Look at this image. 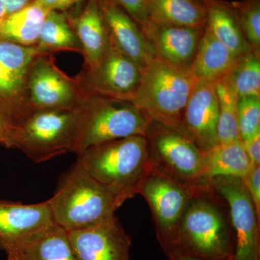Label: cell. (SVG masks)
Returning a JSON list of instances; mask_svg holds the SVG:
<instances>
[{
  "label": "cell",
  "mask_w": 260,
  "mask_h": 260,
  "mask_svg": "<svg viewBox=\"0 0 260 260\" xmlns=\"http://www.w3.org/2000/svg\"><path fill=\"white\" fill-rule=\"evenodd\" d=\"M35 47L42 54H52L59 51L83 53L69 18L63 12H49Z\"/></svg>",
  "instance_id": "24"
},
{
  "label": "cell",
  "mask_w": 260,
  "mask_h": 260,
  "mask_svg": "<svg viewBox=\"0 0 260 260\" xmlns=\"http://www.w3.org/2000/svg\"><path fill=\"white\" fill-rule=\"evenodd\" d=\"M197 80L157 56L142 70L141 78L131 102L149 119L186 134L184 112Z\"/></svg>",
  "instance_id": "4"
},
{
  "label": "cell",
  "mask_w": 260,
  "mask_h": 260,
  "mask_svg": "<svg viewBox=\"0 0 260 260\" xmlns=\"http://www.w3.org/2000/svg\"><path fill=\"white\" fill-rule=\"evenodd\" d=\"M82 103L73 108L30 113L17 127L14 148L37 164L70 152L76 153L81 129Z\"/></svg>",
  "instance_id": "5"
},
{
  "label": "cell",
  "mask_w": 260,
  "mask_h": 260,
  "mask_svg": "<svg viewBox=\"0 0 260 260\" xmlns=\"http://www.w3.org/2000/svg\"><path fill=\"white\" fill-rule=\"evenodd\" d=\"M0 249L8 257L18 260H78L68 232L55 223L2 244Z\"/></svg>",
  "instance_id": "16"
},
{
  "label": "cell",
  "mask_w": 260,
  "mask_h": 260,
  "mask_svg": "<svg viewBox=\"0 0 260 260\" xmlns=\"http://www.w3.org/2000/svg\"><path fill=\"white\" fill-rule=\"evenodd\" d=\"M218 102L215 83L197 80L183 119L186 134L203 152L218 143Z\"/></svg>",
  "instance_id": "13"
},
{
  "label": "cell",
  "mask_w": 260,
  "mask_h": 260,
  "mask_svg": "<svg viewBox=\"0 0 260 260\" xmlns=\"http://www.w3.org/2000/svg\"><path fill=\"white\" fill-rule=\"evenodd\" d=\"M17 126L14 123L0 112V143L8 148L14 147Z\"/></svg>",
  "instance_id": "33"
},
{
  "label": "cell",
  "mask_w": 260,
  "mask_h": 260,
  "mask_svg": "<svg viewBox=\"0 0 260 260\" xmlns=\"http://www.w3.org/2000/svg\"><path fill=\"white\" fill-rule=\"evenodd\" d=\"M142 29L143 32L151 23L145 0H114Z\"/></svg>",
  "instance_id": "31"
},
{
  "label": "cell",
  "mask_w": 260,
  "mask_h": 260,
  "mask_svg": "<svg viewBox=\"0 0 260 260\" xmlns=\"http://www.w3.org/2000/svg\"><path fill=\"white\" fill-rule=\"evenodd\" d=\"M69 20L83 49V67L93 68L102 59L109 44V34L99 0H86L83 10Z\"/></svg>",
  "instance_id": "18"
},
{
  "label": "cell",
  "mask_w": 260,
  "mask_h": 260,
  "mask_svg": "<svg viewBox=\"0 0 260 260\" xmlns=\"http://www.w3.org/2000/svg\"><path fill=\"white\" fill-rule=\"evenodd\" d=\"M166 254L169 260H201L182 254L180 251L177 250L169 251V252L166 253Z\"/></svg>",
  "instance_id": "37"
},
{
  "label": "cell",
  "mask_w": 260,
  "mask_h": 260,
  "mask_svg": "<svg viewBox=\"0 0 260 260\" xmlns=\"http://www.w3.org/2000/svg\"><path fill=\"white\" fill-rule=\"evenodd\" d=\"M226 77L239 98L260 97V51L239 56Z\"/></svg>",
  "instance_id": "27"
},
{
  "label": "cell",
  "mask_w": 260,
  "mask_h": 260,
  "mask_svg": "<svg viewBox=\"0 0 260 260\" xmlns=\"http://www.w3.org/2000/svg\"><path fill=\"white\" fill-rule=\"evenodd\" d=\"M251 167L241 139L218 143L204 153L202 180L209 184L218 177L244 178Z\"/></svg>",
  "instance_id": "20"
},
{
  "label": "cell",
  "mask_w": 260,
  "mask_h": 260,
  "mask_svg": "<svg viewBox=\"0 0 260 260\" xmlns=\"http://www.w3.org/2000/svg\"><path fill=\"white\" fill-rule=\"evenodd\" d=\"M197 1H199L200 2V3H204V4H205V3H206L207 0H197Z\"/></svg>",
  "instance_id": "39"
},
{
  "label": "cell",
  "mask_w": 260,
  "mask_h": 260,
  "mask_svg": "<svg viewBox=\"0 0 260 260\" xmlns=\"http://www.w3.org/2000/svg\"><path fill=\"white\" fill-rule=\"evenodd\" d=\"M68 234L78 260H130L131 238L116 215Z\"/></svg>",
  "instance_id": "12"
},
{
  "label": "cell",
  "mask_w": 260,
  "mask_h": 260,
  "mask_svg": "<svg viewBox=\"0 0 260 260\" xmlns=\"http://www.w3.org/2000/svg\"><path fill=\"white\" fill-rule=\"evenodd\" d=\"M49 11L35 1L0 21V39L34 47Z\"/></svg>",
  "instance_id": "23"
},
{
  "label": "cell",
  "mask_w": 260,
  "mask_h": 260,
  "mask_svg": "<svg viewBox=\"0 0 260 260\" xmlns=\"http://www.w3.org/2000/svg\"><path fill=\"white\" fill-rule=\"evenodd\" d=\"M108 34L112 42L142 70L157 57L136 22L114 0H99Z\"/></svg>",
  "instance_id": "15"
},
{
  "label": "cell",
  "mask_w": 260,
  "mask_h": 260,
  "mask_svg": "<svg viewBox=\"0 0 260 260\" xmlns=\"http://www.w3.org/2000/svg\"><path fill=\"white\" fill-rule=\"evenodd\" d=\"M244 37L251 49L260 51V0L230 3Z\"/></svg>",
  "instance_id": "29"
},
{
  "label": "cell",
  "mask_w": 260,
  "mask_h": 260,
  "mask_svg": "<svg viewBox=\"0 0 260 260\" xmlns=\"http://www.w3.org/2000/svg\"><path fill=\"white\" fill-rule=\"evenodd\" d=\"M218 102V143L239 140L237 126L238 96L226 76L215 83Z\"/></svg>",
  "instance_id": "26"
},
{
  "label": "cell",
  "mask_w": 260,
  "mask_h": 260,
  "mask_svg": "<svg viewBox=\"0 0 260 260\" xmlns=\"http://www.w3.org/2000/svg\"><path fill=\"white\" fill-rule=\"evenodd\" d=\"M78 155L77 162L84 170L110 189L123 203L138 194L152 164L144 136L112 140Z\"/></svg>",
  "instance_id": "2"
},
{
  "label": "cell",
  "mask_w": 260,
  "mask_h": 260,
  "mask_svg": "<svg viewBox=\"0 0 260 260\" xmlns=\"http://www.w3.org/2000/svg\"><path fill=\"white\" fill-rule=\"evenodd\" d=\"M26 94L31 112L75 107L87 96L76 79L63 73L49 54H40L32 61L27 78Z\"/></svg>",
  "instance_id": "11"
},
{
  "label": "cell",
  "mask_w": 260,
  "mask_h": 260,
  "mask_svg": "<svg viewBox=\"0 0 260 260\" xmlns=\"http://www.w3.org/2000/svg\"><path fill=\"white\" fill-rule=\"evenodd\" d=\"M191 191V188L167 175L153 164L140 184L138 194L143 195L150 206L157 238L165 253L177 248L179 225Z\"/></svg>",
  "instance_id": "8"
},
{
  "label": "cell",
  "mask_w": 260,
  "mask_h": 260,
  "mask_svg": "<svg viewBox=\"0 0 260 260\" xmlns=\"http://www.w3.org/2000/svg\"><path fill=\"white\" fill-rule=\"evenodd\" d=\"M209 183L229 208L235 237L233 260H260V218L242 179L218 177Z\"/></svg>",
  "instance_id": "10"
},
{
  "label": "cell",
  "mask_w": 260,
  "mask_h": 260,
  "mask_svg": "<svg viewBox=\"0 0 260 260\" xmlns=\"http://www.w3.org/2000/svg\"><path fill=\"white\" fill-rule=\"evenodd\" d=\"M40 54L35 46L27 47L0 39V62L24 85H26L32 61Z\"/></svg>",
  "instance_id": "28"
},
{
  "label": "cell",
  "mask_w": 260,
  "mask_h": 260,
  "mask_svg": "<svg viewBox=\"0 0 260 260\" xmlns=\"http://www.w3.org/2000/svg\"><path fill=\"white\" fill-rule=\"evenodd\" d=\"M7 260H18V259H14V258L8 257V258H7Z\"/></svg>",
  "instance_id": "40"
},
{
  "label": "cell",
  "mask_w": 260,
  "mask_h": 260,
  "mask_svg": "<svg viewBox=\"0 0 260 260\" xmlns=\"http://www.w3.org/2000/svg\"><path fill=\"white\" fill-rule=\"evenodd\" d=\"M0 112L18 126L31 113L26 85L18 81L0 62Z\"/></svg>",
  "instance_id": "25"
},
{
  "label": "cell",
  "mask_w": 260,
  "mask_h": 260,
  "mask_svg": "<svg viewBox=\"0 0 260 260\" xmlns=\"http://www.w3.org/2000/svg\"><path fill=\"white\" fill-rule=\"evenodd\" d=\"M34 1L35 0H5L7 15L23 9Z\"/></svg>",
  "instance_id": "36"
},
{
  "label": "cell",
  "mask_w": 260,
  "mask_h": 260,
  "mask_svg": "<svg viewBox=\"0 0 260 260\" xmlns=\"http://www.w3.org/2000/svg\"><path fill=\"white\" fill-rule=\"evenodd\" d=\"M226 207L210 184L191 188L174 250L201 260H233L235 237Z\"/></svg>",
  "instance_id": "1"
},
{
  "label": "cell",
  "mask_w": 260,
  "mask_h": 260,
  "mask_svg": "<svg viewBox=\"0 0 260 260\" xmlns=\"http://www.w3.org/2000/svg\"><path fill=\"white\" fill-rule=\"evenodd\" d=\"M207 28L237 56L251 50L230 3L207 0Z\"/></svg>",
  "instance_id": "21"
},
{
  "label": "cell",
  "mask_w": 260,
  "mask_h": 260,
  "mask_svg": "<svg viewBox=\"0 0 260 260\" xmlns=\"http://www.w3.org/2000/svg\"><path fill=\"white\" fill-rule=\"evenodd\" d=\"M238 57L206 27L191 65V75L197 80L215 83L226 76Z\"/></svg>",
  "instance_id": "19"
},
{
  "label": "cell",
  "mask_w": 260,
  "mask_h": 260,
  "mask_svg": "<svg viewBox=\"0 0 260 260\" xmlns=\"http://www.w3.org/2000/svg\"><path fill=\"white\" fill-rule=\"evenodd\" d=\"M145 138L154 167L187 187L210 184L202 180L204 153L185 133L151 121Z\"/></svg>",
  "instance_id": "7"
},
{
  "label": "cell",
  "mask_w": 260,
  "mask_h": 260,
  "mask_svg": "<svg viewBox=\"0 0 260 260\" xmlns=\"http://www.w3.org/2000/svg\"><path fill=\"white\" fill-rule=\"evenodd\" d=\"M54 223L48 201L24 205L0 200V245Z\"/></svg>",
  "instance_id": "17"
},
{
  "label": "cell",
  "mask_w": 260,
  "mask_h": 260,
  "mask_svg": "<svg viewBox=\"0 0 260 260\" xmlns=\"http://www.w3.org/2000/svg\"><path fill=\"white\" fill-rule=\"evenodd\" d=\"M242 142L243 148L251 165H260V133Z\"/></svg>",
  "instance_id": "34"
},
{
  "label": "cell",
  "mask_w": 260,
  "mask_h": 260,
  "mask_svg": "<svg viewBox=\"0 0 260 260\" xmlns=\"http://www.w3.org/2000/svg\"><path fill=\"white\" fill-rule=\"evenodd\" d=\"M242 179L250 194L256 213L260 218V165H251L249 172Z\"/></svg>",
  "instance_id": "32"
},
{
  "label": "cell",
  "mask_w": 260,
  "mask_h": 260,
  "mask_svg": "<svg viewBox=\"0 0 260 260\" xmlns=\"http://www.w3.org/2000/svg\"><path fill=\"white\" fill-rule=\"evenodd\" d=\"M205 28H191L151 22L143 34L155 54L169 64L190 71Z\"/></svg>",
  "instance_id": "14"
},
{
  "label": "cell",
  "mask_w": 260,
  "mask_h": 260,
  "mask_svg": "<svg viewBox=\"0 0 260 260\" xmlns=\"http://www.w3.org/2000/svg\"><path fill=\"white\" fill-rule=\"evenodd\" d=\"M54 223L67 232L79 230L115 216L123 204L110 189L94 179L78 162L48 200Z\"/></svg>",
  "instance_id": "3"
},
{
  "label": "cell",
  "mask_w": 260,
  "mask_h": 260,
  "mask_svg": "<svg viewBox=\"0 0 260 260\" xmlns=\"http://www.w3.org/2000/svg\"><path fill=\"white\" fill-rule=\"evenodd\" d=\"M7 15L5 0H0V21Z\"/></svg>",
  "instance_id": "38"
},
{
  "label": "cell",
  "mask_w": 260,
  "mask_h": 260,
  "mask_svg": "<svg viewBox=\"0 0 260 260\" xmlns=\"http://www.w3.org/2000/svg\"><path fill=\"white\" fill-rule=\"evenodd\" d=\"M142 68L109 38V47L95 67H83L75 77L85 95L131 102L139 85Z\"/></svg>",
  "instance_id": "9"
},
{
  "label": "cell",
  "mask_w": 260,
  "mask_h": 260,
  "mask_svg": "<svg viewBox=\"0 0 260 260\" xmlns=\"http://www.w3.org/2000/svg\"><path fill=\"white\" fill-rule=\"evenodd\" d=\"M237 126L242 141L260 133V97L239 98Z\"/></svg>",
  "instance_id": "30"
},
{
  "label": "cell",
  "mask_w": 260,
  "mask_h": 260,
  "mask_svg": "<svg viewBox=\"0 0 260 260\" xmlns=\"http://www.w3.org/2000/svg\"><path fill=\"white\" fill-rule=\"evenodd\" d=\"M86 0H35L36 3L48 11H59L65 13L75 5Z\"/></svg>",
  "instance_id": "35"
},
{
  "label": "cell",
  "mask_w": 260,
  "mask_h": 260,
  "mask_svg": "<svg viewBox=\"0 0 260 260\" xmlns=\"http://www.w3.org/2000/svg\"><path fill=\"white\" fill-rule=\"evenodd\" d=\"M151 21L191 28H206L207 8L197 0H145Z\"/></svg>",
  "instance_id": "22"
},
{
  "label": "cell",
  "mask_w": 260,
  "mask_h": 260,
  "mask_svg": "<svg viewBox=\"0 0 260 260\" xmlns=\"http://www.w3.org/2000/svg\"><path fill=\"white\" fill-rule=\"evenodd\" d=\"M150 120L129 101L88 95L82 103V122L76 153L121 138L144 136Z\"/></svg>",
  "instance_id": "6"
}]
</instances>
